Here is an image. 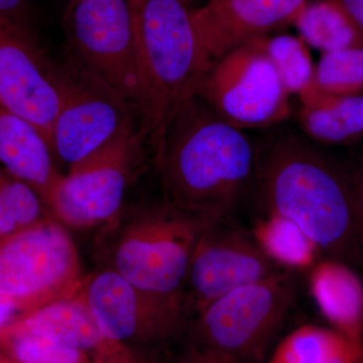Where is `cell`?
Instances as JSON below:
<instances>
[{
	"label": "cell",
	"mask_w": 363,
	"mask_h": 363,
	"mask_svg": "<svg viewBox=\"0 0 363 363\" xmlns=\"http://www.w3.org/2000/svg\"><path fill=\"white\" fill-rule=\"evenodd\" d=\"M143 138L136 124L61 177L47 209L63 226L88 229L104 226L123 211L124 197Z\"/></svg>",
	"instance_id": "ba28073f"
},
{
	"label": "cell",
	"mask_w": 363,
	"mask_h": 363,
	"mask_svg": "<svg viewBox=\"0 0 363 363\" xmlns=\"http://www.w3.org/2000/svg\"><path fill=\"white\" fill-rule=\"evenodd\" d=\"M64 30L72 58L135 107L140 84L128 0H71Z\"/></svg>",
	"instance_id": "30bf717a"
},
{
	"label": "cell",
	"mask_w": 363,
	"mask_h": 363,
	"mask_svg": "<svg viewBox=\"0 0 363 363\" xmlns=\"http://www.w3.org/2000/svg\"><path fill=\"white\" fill-rule=\"evenodd\" d=\"M0 363H9L6 362V360L2 359V358H0ZM11 363H14L13 362H11Z\"/></svg>",
	"instance_id": "4dcf8cb0"
},
{
	"label": "cell",
	"mask_w": 363,
	"mask_h": 363,
	"mask_svg": "<svg viewBox=\"0 0 363 363\" xmlns=\"http://www.w3.org/2000/svg\"><path fill=\"white\" fill-rule=\"evenodd\" d=\"M184 363H224L219 359L218 357H215L209 351L204 350H196L194 352L191 353L190 357L186 359Z\"/></svg>",
	"instance_id": "f1b7e54d"
},
{
	"label": "cell",
	"mask_w": 363,
	"mask_h": 363,
	"mask_svg": "<svg viewBox=\"0 0 363 363\" xmlns=\"http://www.w3.org/2000/svg\"><path fill=\"white\" fill-rule=\"evenodd\" d=\"M363 30V0H339Z\"/></svg>",
	"instance_id": "83f0119b"
},
{
	"label": "cell",
	"mask_w": 363,
	"mask_h": 363,
	"mask_svg": "<svg viewBox=\"0 0 363 363\" xmlns=\"http://www.w3.org/2000/svg\"><path fill=\"white\" fill-rule=\"evenodd\" d=\"M0 166L23 181L47 207L63 176L42 131L30 121L0 106Z\"/></svg>",
	"instance_id": "9a60e30c"
},
{
	"label": "cell",
	"mask_w": 363,
	"mask_h": 363,
	"mask_svg": "<svg viewBox=\"0 0 363 363\" xmlns=\"http://www.w3.org/2000/svg\"><path fill=\"white\" fill-rule=\"evenodd\" d=\"M292 25L306 44L322 54L363 49V30L339 0H306Z\"/></svg>",
	"instance_id": "d6986e66"
},
{
	"label": "cell",
	"mask_w": 363,
	"mask_h": 363,
	"mask_svg": "<svg viewBox=\"0 0 363 363\" xmlns=\"http://www.w3.org/2000/svg\"><path fill=\"white\" fill-rule=\"evenodd\" d=\"M60 101L54 67L16 18L0 16V106L37 126L50 143Z\"/></svg>",
	"instance_id": "7c38bea8"
},
{
	"label": "cell",
	"mask_w": 363,
	"mask_h": 363,
	"mask_svg": "<svg viewBox=\"0 0 363 363\" xmlns=\"http://www.w3.org/2000/svg\"><path fill=\"white\" fill-rule=\"evenodd\" d=\"M305 133L315 140L341 145L363 135V96H336L315 92L298 113Z\"/></svg>",
	"instance_id": "ac0fdd59"
},
{
	"label": "cell",
	"mask_w": 363,
	"mask_h": 363,
	"mask_svg": "<svg viewBox=\"0 0 363 363\" xmlns=\"http://www.w3.org/2000/svg\"><path fill=\"white\" fill-rule=\"evenodd\" d=\"M54 69L61 101L50 147L57 161L71 167L135 124L138 112L73 58Z\"/></svg>",
	"instance_id": "9c48e42d"
},
{
	"label": "cell",
	"mask_w": 363,
	"mask_h": 363,
	"mask_svg": "<svg viewBox=\"0 0 363 363\" xmlns=\"http://www.w3.org/2000/svg\"><path fill=\"white\" fill-rule=\"evenodd\" d=\"M351 194H352L353 217H354L355 233L360 250L363 252V166L360 167L355 176L350 179Z\"/></svg>",
	"instance_id": "484cf974"
},
{
	"label": "cell",
	"mask_w": 363,
	"mask_h": 363,
	"mask_svg": "<svg viewBox=\"0 0 363 363\" xmlns=\"http://www.w3.org/2000/svg\"><path fill=\"white\" fill-rule=\"evenodd\" d=\"M156 161L164 201L207 220L229 218L257 172L250 138L196 96L174 118Z\"/></svg>",
	"instance_id": "6da1fadb"
},
{
	"label": "cell",
	"mask_w": 363,
	"mask_h": 363,
	"mask_svg": "<svg viewBox=\"0 0 363 363\" xmlns=\"http://www.w3.org/2000/svg\"><path fill=\"white\" fill-rule=\"evenodd\" d=\"M140 84L138 123L155 149L208 64L190 0H128Z\"/></svg>",
	"instance_id": "7a4b0ae2"
},
{
	"label": "cell",
	"mask_w": 363,
	"mask_h": 363,
	"mask_svg": "<svg viewBox=\"0 0 363 363\" xmlns=\"http://www.w3.org/2000/svg\"><path fill=\"white\" fill-rule=\"evenodd\" d=\"M360 363H363V355H362V360H360Z\"/></svg>",
	"instance_id": "1f68e13d"
},
{
	"label": "cell",
	"mask_w": 363,
	"mask_h": 363,
	"mask_svg": "<svg viewBox=\"0 0 363 363\" xmlns=\"http://www.w3.org/2000/svg\"><path fill=\"white\" fill-rule=\"evenodd\" d=\"M164 201L117 215L102 226L98 250L112 269L145 292L186 303L184 289L198 236L208 222Z\"/></svg>",
	"instance_id": "277c9868"
},
{
	"label": "cell",
	"mask_w": 363,
	"mask_h": 363,
	"mask_svg": "<svg viewBox=\"0 0 363 363\" xmlns=\"http://www.w3.org/2000/svg\"><path fill=\"white\" fill-rule=\"evenodd\" d=\"M305 1L209 0L193 9V20L208 64L250 40L269 37L292 25Z\"/></svg>",
	"instance_id": "5bb4252c"
},
{
	"label": "cell",
	"mask_w": 363,
	"mask_h": 363,
	"mask_svg": "<svg viewBox=\"0 0 363 363\" xmlns=\"http://www.w3.org/2000/svg\"><path fill=\"white\" fill-rule=\"evenodd\" d=\"M259 38L212 62L200 79L195 96L231 125L260 128L290 114L288 91Z\"/></svg>",
	"instance_id": "52a82bcc"
},
{
	"label": "cell",
	"mask_w": 363,
	"mask_h": 363,
	"mask_svg": "<svg viewBox=\"0 0 363 363\" xmlns=\"http://www.w3.org/2000/svg\"><path fill=\"white\" fill-rule=\"evenodd\" d=\"M25 333L44 336L81 351L107 341L77 296L42 306L0 329V337Z\"/></svg>",
	"instance_id": "e0dca14e"
},
{
	"label": "cell",
	"mask_w": 363,
	"mask_h": 363,
	"mask_svg": "<svg viewBox=\"0 0 363 363\" xmlns=\"http://www.w3.org/2000/svg\"><path fill=\"white\" fill-rule=\"evenodd\" d=\"M267 49L289 94L298 95L303 102L317 92L316 66L304 40L292 35H269Z\"/></svg>",
	"instance_id": "7402d4cb"
},
{
	"label": "cell",
	"mask_w": 363,
	"mask_h": 363,
	"mask_svg": "<svg viewBox=\"0 0 363 363\" xmlns=\"http://www.w3.org/2000/svg\"><path fill=\"white\" fill-rule=\"evenodd\" d=\"M0 342L9 344L14 363H80L82 359V351L77 348L35 334L4 336Z\"/></svg>",
	"instance_id": "d4e9b609"
},
{
	"label": "cell",
	"mask_w": 363,
	"mask_h": 363,
	"mask_svg": "<svg viewBox=\"0 0 363 363\" xmlns=\"http://www.w3.org/2000/svg\"><path fill=\"white\" fill-rule=\"evenodd\" d=\"M318 90L336 96L363 94V49L324 52L316 65Z\"/></svg>",
	"instance_id": "cb8c5ba5"
},
{
	"label": "cell",
	"mask_w": 363,
	"mask_h": 363,
	"mask_svg": "<svg viewBox=\"0 0 363 363\" xmlns=\"http://www.w3.org/2000/svg\"><path fill=\"white\" fill-rule=\"evenodd\" d=\"M297 297L292 272L279 269L269 278L241 286L199 312L198 330L209 351L224 363L259 357L281 326Z\"/></svg>",
	"instance_id": "5b68a950"
},
{
	"label": "cell",
	"mask_w": 363,
	"mask_h": 363,
	"mask_svg": "<svg viewBox=\"0 0 363 363\" xmlns=\"http://www.w3.org/2000/svg\"><path fill=\"white\" fill-rule=\"evenodd\" d=\"M253 236L267 257L286 271L314 266L320 250L295 222L277 214L257 222Z\"/></svg>",
	"instance_id": "44dd1931"
},
{
	"label": "cell",
	"mask_w": 363,
	"mask_h": 363,
	"mask_svg": "<svg viewBox=\"0 0 363 363\" xmlns=\"http://www.w3.org/2000/svg\"><path fill=\"white\" fill-rule=\"evenodd\" d=\"M310 292L332 328L363 342V284L350 267L328 259L313 267Z\"/></svg>",
	"instance_id": "2e32d148"
},
{
	"label": "cell",
	"mask_w": 363,
	"mask_h": 363,
	"mask_svg": "<svg viewBox=\"0 0 363 363\" xmlns=\"http://www.w3.org/2000/svg\"><path fill=\"white\" fill-rule=\"evenodd\" d=\"M76 296L88 308L104 337L123 342L142 331L169 333L180 324L186 303L145 292L112 269L83 279Z\"/></svg>",
	"instance_id": "4fadbf2b"
},
{
	"label": "cell",
	"mask_w": 363,
	"mask_h": 363,
	"mask_svg": "<svg viewBox=\"0 0 363 363\" xmlns=\"http://www.w3.org/2000/svg\"><path fill=\"white\" fill-rule=\"evenodd\" d=\"M257 173L267 214L295 222L335 259L360 250L350 179L316 150L284 140L272 147Z\"/></svg>",
	"instance_id": "3957f363"
},
{
	"label": "cell",
	"mask_w": 363,
	"mask_h": 363,
	"mask_svg": "<svg viewBox=\"0 0 363 363\" xmlns=\"http://www.w3.org/2000/svg\"><path fill=\"white\" fill-rule=\"evenodd\" d=\"M26 0H0V16L14 18V14L25 4Z\"/></svg>",
	"instance_id": "f546056e"
},
{
	"label": "cell",
	"mask_w": 363,
	"mask_h": 363,
	"mask_svg": "<svg viewBox=\"0 0 363 363\" xmlns=\"http://www.w3.org/2000/svg\"><path fill=\"white\" fill-rule=\"evenodd\" d=\"M50 216L42 198L0 166V238L30 228Z\"/></svg>",
	"instance_id": "603a6c76"
},
{
	"label": "cell",
	"mask_w": 363,
	"mask_h": 363,
	"mask_svg": "<svg viewBox=\"0 0 363 363\" xmlns=\"http://www.w3.org/2000/svg\"><path fill=\"white\" fill-rule=\"evenodd\" d=\"M363 342L333 328L303 325L277 345L267 363H360Z\"/></svg>",
	"instance_id": "ffe728a7"
},
{
	"label": "cell",
	"mask_w": 363,
	"mask_h": 363,
	"mask_svg": "<svg viewBox=\"0 0 363 363\" xmlns=\"http://www.w3.org/2000/svg\"><path fill=\"white\" fill-rule=\"evenodd\" d=\"M83 279L77 247L52 216L0 238V293L16 303L21 316L75 297Z\"/></svg>",
	"instance_id": "8992f818"
},
{
	"label": "cell",
	"mask_w": 363,
	"mask_h": 363,
	"mask_svg": "<svg viewBox=\"0 0 363 363\" xmlns=\"http://www.w3.org/2000/svg\"><path fill=\"white\" fill-rule=\"evenodd\" d=\"M228 219L208 222L191 255L186 285L198 312L236 289L284 269L267 257L253 234Z\"/></svg>",
	"instance_id": "8fae6325"
},
{
	"label": "cell",
	"mask_w": 363,
	"mask_h": 363,
	"mask_svg": "<svg viewBox=\"0 0 363 363\" xmlns=\"http://www.w3.org/2000/svg\"><path fill=\"white\" fill-rule=\"evenodd\" d=\"M21 311L11 298L0 293V329L21 317Z\"/></svg>",
	"instance_id": "4316f807"
}]
</instances>
